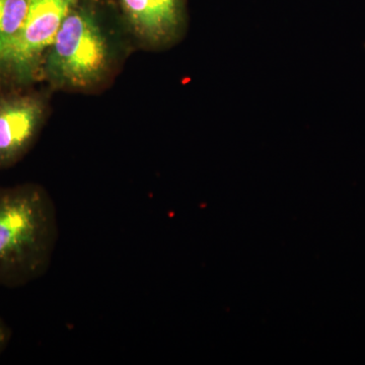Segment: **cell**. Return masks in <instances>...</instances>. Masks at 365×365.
<instances>
[{"mask_svg": "<svg viewBox=\"0 0 365 365\" xmlns=\"http://www.w3.org/2000/svg\"><path fill=\"white\" fill-rule=\"evenodd\" d=\"M134 46L115 0H78L45 53L40 83L53 91L104 90Z\"/></svg>", "mask_w": 365, "mask_h": 365, "instance_id": "cell-1", "label": "cell"}, {"mask_svg": "<svg viewBox=\"0 0 365 365\" xmlns=\"http://www.w3.org/2000/svg\"><path fill=\"white\" fill-rule=\"evenodd\" d=\"M58 235L56 206L44 187H0V287H23L42 277Z\"/></svg>", "mask_w": 365, "mask_h": 365, "instance_id": "cell-2", "label": "cell"}, {"mask_svg": "<svg viewBox=\"0 0 365 365\" xmlns=\"http://www.w3.org/2000/svg\"><path fill=\"white\" fill-rule=\"evenodd\" d=\"M78 0H31L13 39L0 49V93L40 83L43 58L62 21Z\"/></svg>", "mask_w": 365, "mask_h": 365, "instance_id": "cell-3", "label": "cell"}, {"mask_svg": "<svg viewBox=\"0 0 365 365\" xmlns=\"http://www.w3.org/2000/svg\"><path fill=\"white\" fill-rule=\"evenodd\" d=\"M48 86L0 93V170H9L32 150L51 108Z\"/></svg>", "mask_w": 365, "mask_h": 365, "instance_id": "cell-4", "label": "cell"}, {"mask_svg": "<svg viewBox=\"0 0 365 365\" xmlns=\"http://www.w3.org/2000/svg\"><path fill=\"white\" fill-rule=\"evenodd\" d=\"M136 47L163 51L181 42L188 29L187 0H115Z\"/></svg>", "mask_w": 365, "mask_h": 365, "instance_id": "cell-5", "label": "cell"}, {"mask_svg": "<svg viewBox=\"0 0 365 365\" xmlns=\"http://www.w3.org/2000/svg\"><path fill=\"white\" fill-rule=\"evenodd\" d=\"M30 4L31 0H0V49L20 31Z\"/></svg>", "mask_w": 365, "mask_h": 365, "instance_id": "cell-6", "label": "cell"}, {"mask_svg": "<svg viewBox=\"0 0 365 365\" xmlns=\"http://www.w3.org/2000/svg\"><path fill=\"white\" fill-rule=\"evenodd\" d=\"M13 336L11 327L7 325L4 319L0 318V355L4 352L9 346Z\"/></svg>", "mask_w": 365, "mask_h": 365, "instance_id": "cell-7", "label": "cell"}]
</instances>
